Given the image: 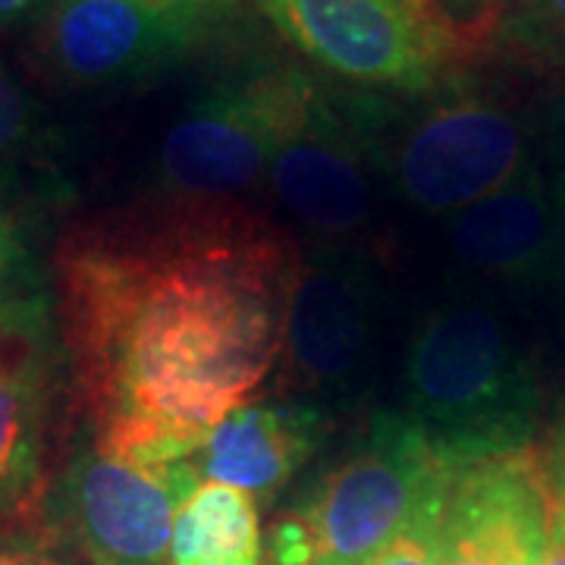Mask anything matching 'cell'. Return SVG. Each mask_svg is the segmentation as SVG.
<instances>
[{"label":"cell","mask_w":565,"mask_h":565,"mask_svg":"<svg viewBox=\"0 0 565 565\" xmlns=\"http://www.w3.org/2000/svg\"><path fill=\"white\" fill-rule=\"evenodd\" d=\"M446 503V500H444ZM444 503L399 531L362 565H440L444 559Z\"/></svg>","instance_id":"19"},{"label":"cell","mask_w":565,"mask_h":565,"mask_svg":"<svg viewBox=\"0 0 565 565\" xmlns=\"http://www.w3.org/2000/svg\"><path fill=\"white\" fill-rule=\"evenodd\" d=\"M327 434L330 415L321 405L302 399L243 405L204 437L189 465L199 481L239 487L248 497L270 500L318 456Z\"/></svg>","instance_id":"13"},{"label":"cell","mask_w":565,"mask_h":565,"mask_svg":"<svg viewBox=\"0 0 565 565\" xmlns=\"http://www.w3.org/2000/svg\"><path fill=\"white\" fill-rule=\"evenodd\" d=\"M214 13L161 0H51L32 22V57L70 92L145 85L199 44Z\"/></svg>","instance_id":"8"},{"label":"cell","mask_w":565,"mask_h":565,"mask_svg":"<svg viewBox=\"0 0 565 565\" xmlns=\"http://www.w3.org/2000/svg\"><path fill=\"white\" fill-rule=\"evenodd\" d=\"M374 180L377 173L337 95L318 85L274 151L264 192L311 243H355L374 214Z\"/></svg>","instance_id":"11"},{"label":"cell","mask_w":565,"mask_h":565,"mask_svg":"<svg viewBox=\"0 0 565 565\" xmlns=\"http://www.w3.org/2000/svg\"><path fill=\"white\" fill-rule=\"evenodd\" d=\"M199 484L192 465L151 471L88 437L63 468L54 515L92 565H170L177 512Z\"/></svg>","instance_id":"9"},{"label":"cell","mask_w":565,"mask_h":565,"mask_svg":"<svg viewBox=\"0 0 565 565\" xmlns=\"http://www.w3.org/2000/svg\"><path fill=\"white\" fill-rule=\"evenodd\" d=\"M170 565H264L255 497L214 481L195 487L173 522Z\"/></svg>","instance_id":"14"},{"label":"cell","mask_w":565,"mask_h":565,"mask_svg":"<svg viewBox=\"0 0 565 565\" xmlns=\"http://www.w3.org/2000/svg\"><path fill=\"white\" fill-rule=\"evenodd\" d=\"M47 3L51 0H0V32L17 29V25H32Z\"/></svg>","instance_id":"21"},{"label":"cell","mask_w":565,"mask_h":565,"mask_svg":"<svg viewBox=\"0 0 565 565\" xmlns=\"http://www.w3.org/2000/svg\"><path fill=\"white\" fill-rule=\"evenodd\" d=\"M61 132L41 102L0 61V173L17 182L22 173L44 177L47 189L57 185Z\"/></svg>","instance_id":"15"},{"label":"cell","mask_w":565,"mask_h":565,"mask_svg":"<svg viewBox=\"0 0 565 565\" xmlns=\"http://www.w3.org/2000/svg\"><path fill=\"white\" fill-rule=\"evenodd\" d=\"M333 95L377 180L430 217L484 202L534 167L525 107L471 73L452 70L424 92Z\"/></svg>","instance_id":"2"},{"label":"cell","mask_w":565,"mask_h":565,"mask_svg":"<svg viewBox=\"0 0 565 565\" xmlns=\"http://www.w3.org/2000/svg\"><path fill=\"white\" fill-rule=\"evenodd\" d=\"M296 262L243 202H163L73 233L51 292L92 440L151 471L189 465L280 364Z\"/></svg>","instance_id":"1"},{"label":"cell","mask_w":565,"mask_h":565,"mask_svg":"<svg viewBox=\"0 0 565 565\" xmlns=\"http://www.w3.org/2000/svg\"><path fill=\"white\" fill-rule=\"evenodd\" d=\"M47 286L35 248V223L20 182L0 173V305Z\"/></svg>","instance_id":"16"},{"label":"cell","mask_w":565,"mask_h":565,"mask_svg":"<svg viewBox=\"0 0 565 565\" xmlns=\"http://www.w3.org/2000/svg\"><path fill=\"white\" fill-rule=\"evenodd\" d=\"M405 418L449 465L534 446L541 381L505 321L481 302H444L405 349Z\"/></svg>","instance_id":"3"},{"label":"cell","mask_w":565,"mask_h":565,"mask_svg":"<svg viewBox=\"0 0 565 565\" xmlns=\"http://www.w3.org/2000/svg\"><path fill=\"white\" fill-rule=\"evenodd\" d=\"M452 262L505 282L550 280L565 264V214L550 182L531 167L503 192L446 221Z\"/></svg>","instance_id":"12"},{"label":"cell","mask_w":565,"mask_h":565,"mask_svg":"<svg viewBox=\"0 0 565 565\" xmlns=\"http://www.w3.org/2000/svg\"><path fill=\"white\" fill-rule=\"evenodd\" d=\"M541 456H544L546 471H550V481L565 503V399L556 405L553 418L546 424V440L541 446Z\"/></svg>","instance_id":"20"},{"label":"cell","mask_w":565,"mask_h":565,"mask_svg":"<svg viewBox=\"0 0 565 565\" xmlns=\"http://www.w3.org/2000/svg\"><path fill=\"white\" fill-rule=\"evenodd\" d=\"M384 315V282L359 243L299 248L282 327L280 390L315 405L349 403L374 362Z\"/></svg>","instance_id":"6"},{"label":"cell","mask_w":565,"mask_h":565,"mask_svg":"<svg viewBox=\"0 0 565 565\" xmlns=\"http://www.w3.org/2000/svg\"><path fill=\"white\" fill-rule=\"evenodd\" d=\"M537 565H565V503L563 500H559V505H556V515H553V525H550L544 553H541Z\"/></svg>","instance_id":"23"},{"label":"cell","mask_w":565,"mask_h":565,"mask_svg":"<svg viewBox=\"0 0 565 565\" xmlns=\"http://www.w3.org/2000/svg\"><path fill=\"white\" fill-rule=\"evenodd\" d=\"M311 63L367 92H424L459 66L430 0H255Z\"/></svg>","instance_id":"7"},{"label":"cell","mask_w":565,"mask_h":565,"mask_svg":"<svg viewBox=\"0 0 565 565\" xmlns=\"http://www.w3.org/2000/svg\"><path fill=\"white\" fill-rule=\"evenodd\" d=\"M452 475L403 412H377L352 452L270 527V565H362L444 503Z\"/></svg>","instance_id":"4"},{"label":"cell","mask_w":565,"mask_h":565,"mask_svg":"<svg viewBox=\"0 0 565 565\" xmlns=\"http://www.w3.org/2000/svg\"><path fill=\"white\" fill-rule=\"evenodd\" d=\"M70 381L51 286L0 305V512L35 497Z\"/></svg>","instance_id":"10"},{"label":"cell","mask_w":565,"mask_h":565,"mask_svg":"<svg viewBox=\"0 0 565 565\" xmlns=\"http://www.w3.org/2000/svg\"><path fill=\"white\" fill-rule=\"evenodd\" d=\"M0 565H63L51 553L20 541H0Z\"/></svg>","instance_id":"22"},{"label":"cell","mask_w":565,"mask_h":565,"mask_svg":"<svg viewBox=\"0 0 565 565\" xmlns=\"http://www.w3.org/2000/svg\"><path fill=\"white\" fill-rule=\"evenodd\" d=\"M459 63L497 54L503 25L522 0H430Z\"/></svg>","instance_id":"18"},{"label":"cell","mask_w":565,"mask_h":565,"mask_svg":"<svg viewBox=\"0 0 565 565\" xmlns=\"http://www.w3.org/2000/svg\"><path fill=\"white\" fill-rule=\"evenodd\" d=\"M161 3H177V7H199V10H221L230 0H161Z\"/></svg>","instance_id":"24"},{"label":"cell","mask_w":565,"mask_h":565,"mask_svg":"<svg viewBox=\"0 0 565 565\" xmlns=\"http://www.w3.org/2000/svg\"><path fill=\"white\" fill-rule=\"evenodd\" d=\"M321 82L296 63L255 61L189 102L158 151L167 202H243L264 189L274 151Z\"/></svg>","instance_id":"5"},{"label":"cell","mask_w":565,"mask_h":565,"mask_svg":"<svg viewBox=\"0 0 565 565\" xmlns=\"http://www.w3.org/2000/svg\"><path fill=\"white\" fill-rule=\"evenodd\" d=\"M497 54L537 73H565V0H522L503 25Z\"/></svg>","instance_id":"17"}]
</instances>
